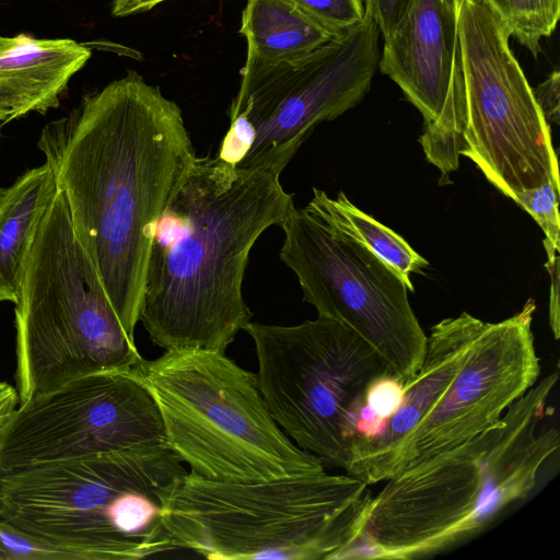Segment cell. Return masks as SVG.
Returning <instances> with one entry per match:
<instances>
[{
  "mask_svg": "<svg viewBox=\"0 0 560 560\" xmlns=\"http://www.w3.org/2000/svg\"><path fill=\"white\" fill-rule=\"evenodd\" d=\"M37 148L112 306L135 338L156 222L197 158L182 109L129 71L48 122Z\"/></svg>",
  "mask_w": 560,
  "mask_h": 560,
  "instance_id": "6da1fadb",
  "label": "cell"
},
{
  "mask_svg": "<svg viewBox=\"0 0 560 560\" xmlns=\"http://www.w3.org/2000/svg\"><path fill=\"white\" fill-rule=\"evenodd\" d=\"M293 206L279 174L197 155L154 229L139 316L151 341L224 353L253 316L249 253Z\"/></svg>",
  "mask_w": 560,
  "mask_h": 560,
  "instance_id": "7a4b0ae2",
  "label": "cell"
},
{
  "mask_svg": "<svg viewBox=\"0 0 560 560\" xmlns=\"http://www.w3.org/2000/svg\"><path fill=\"white\" fill-rule=\"evenodd\" d=\"M557 381L558 372L538 380L493 428L386 480L371 497L361 536L345 559L436 556L527 498L560 446L556 428L539 429Z\"/></svg>",
  "mask_w": 560,
  "mask_h": 560,
  "instance_id": "3957f363",
  "label": "cell"
},
{
  "mask_svg": "<svg viewBox=\"0 0 560 560\" xmlns=\"http://www.w3.org/2000/svg\"><path fill=\"white\" fill-rule=\"evenodd\" d=\"M369 486L317 474L261 481L178 476L161 497V522L175 549L212 560H337L358 542Z\"/></svg>",
  "mask_w": 560,
  "mask_h": 560,
  "instance_id": "277c9868",
  "label": "cell"
},
{
  "mask_svg": "<svg viewBox=\"0 0 560 560\" xmlns=\"http://www.w3.org/2000/svg\"><path fill=\"white\" fill-rule=\"evenodd\" d=\"M168 445L127 447L0 471V520L75 560L167 550L161 494L185 474Z\"/></svg>",
  "mask_w": 560,
  "mask_h": 560,
  "instance_id": "5b68a950",
  "label": "cell"
},
{
  "mask_svg": "<svg viewBox=\"0 0 560 560\" xmlns=\"http://www.w3.org/2000/svg\"><path fill=\"white\" fill-rule=\"evenodd\" d=\"M14 328L20 404L89 374L131 369L142 359L74 231L59 188L32 236Z\"/></svg>",
  "mask_w": 560,
  "mask_h": 560,
  "instance_id": "8992f818",
  "label": "cell"
},
{
  "mask_svg": "<svg viewBox=\"0 0 560 560\" xmlns=\"http://www.w3.org/2000/svg\"><path fill=\"white\" fill-rule=\"evenodd\" d=\"M130 371L156 402L167 445L191 472L261 481L325 470L276 423L256 374L224 353L165 350Z\"/></svg>",
  "mask_w": 560,
  "mask_h": 560,
  "instance_id": "52a82bcc",
  "label": "cell"
},
{
  "mask_svg": "<svg viewBox=\"0 0 560 560\" xmlns=\"http://www.w3.org/2000/svg\"><path fill=\"white\" fill-rule=\"evenodd\" d=\"M257 383L281 430L324 466L347 471L370 385L393 375L353 329L317 317L298 325L249 322Z\"/></svg>",
  "mask_w": 560,
  "mask_h": 560,
  "instance_id": "ba28073f",
  "label": "cell"
},
{
  "mask_svg": "<svg viewBox=\"0 0 560 560\" xmlns=\"http://www.w3.org/2000/svg\"><path fill=\"white\" fill-rule=\"evenodd\" d=\"M466 127L460 155L470 159L504 196L559 183L557 151L510 34L483 0L456 9Z\"/></svg>",
  "mask_w": 560,
  "mask_h": 560,
  "instance_id": "9c48e42d",
  "label": "cell"
},
{
  "mask_svg": "<svg viewBox=\"0 0 560 560\" xmlns=\"http://www.w3.org/2000/svg\"><path fill=\"white\" fill-rule=\"evenodd\" d=\"M380 31L364 14L310 54L261 65L246 58L230 119L241 118L254 142L238 168L281 174L316 126L357 106L378 68Z\"/></svg>",
  "mask_w": 560,
  "mask_h": 560,
  "instance_id": "30bf717a",
  "label": "cell"
},
{
  "mask_svg": "<svg viewBox=\"0 0 560 560\" xmlns=\"http://www.w3.org/2000/svg\"><path fill=\"white\" fill-rule=\"evenodd\" d=\"M279 226L284 234L279 256L295 273L303 300L319 317L359 334L405 383L423 361L427 335L401 276L304 208L293 206Z\"/></svg>",
  "mask_w": 560,
  "mask_h": 560,
  "instance_id": "8fae6325",
  "label": "cell"
},
{
  "mask_svg": "<svg viewBox=\"0 0 560 560\" xmlns=\"http://www.w3.org/2000/svg\"><path fill=\"white\" fill-rule=\"evenodd\" d=\"M535 310L529 299L506 319L482 322L443 395L362 481H386L497 425L541 373L532 330Z\"/></svg>",
  "mask_w": 560,
  "mask_h": 560,
  "instance_id": "7c38bea8",
  "label": "cell"
},
{
  "mask_svg": "<svg viewBox=\"0 0 560 560\" xmlns=\"http://www.w3.org/2000/svg\"><path fill=\"white\" fill-rule=\"evenodd\" d=\"M155 445L167 443L151 394L130 369L103 371L19 404L0 433V471Z\"/></svg>",
  "mask_w": 560,
  "mask_h": 560,
  "instance_id": "4fadbf2b",
  "label": "cell"
},
{
  "mask_svg": "<svg viewBox=\"0 0 560 560\" xmlns=\"http://www.w3.org/2000/svg\"><path fill=\"white\" fill-rule=\"evenodd\" d=\"M378 69L423 117L419 138L427 160L448 183L464 148L466 107L456 10L452 0H413L384 38Z\"/></svg>",
  "mask_w": 560,
  "mask_h": 560,
  "instance_id": "5bb4252c",
  "label": "cell"
},
{
  "mask_svg": "<svg viewBox=\"0 0 560 560\" xmlns=\"http://www.w3.org/2000/svg\"><path fill=\"white\" fill-rule=\"evenodd\" d=\"M482 322L463 312L431 327L423 361L404 383L400 407L377 436L353 447L346 474L362 480L416 427L459 371Z\"/></svg>",
  "mask_w": 560,
  "mask_h": 560,
  "instance_id": "9a60e30c",
  "label": "cell"
},
{
  "mask_svg": "<svg viewBox=\"0 0 560 560\" xmlns=\"http://www.w3.org/2000/svg\"><path fill=\"white\" fill-rule=\"evenodd\" d=\"M91 54L69 38L0 35V121L58 107L70 79Z\"/></svg>",
  "mask_w": 560,
  "mask_h": 560,
  "instance_id": "2e32d148",
  "label": "cell"
},
{
  "mask_svg": "<svg viewBox=\"0 0 560 560\" xmlns=\"http://www.w3.org/2000/svg\"><path fill=\"white\" fill-rule=\"evenodd\" d=\"M57 190L48 163L27 170L0 198V302L14 305L36 225Z\"/></svg>",
  "mask_w": 560,
  "mask_h": 560,
  "instance_id": "e0dca14e",
  "label": "cell"
},
{
  "mask_svg": "<svg viewBox=\"0 0 560 560\" xmlns=\"http://www.w3.org/2000/svg\"><path fill=\"white\" fill-rule=\"evenodd\" d=\"M240 33L246 58L261 65L293 61L334 37L289 0H247Z\"/></svg>",
  "mask_w": 560,
  "mask_h": 560,
  "instance_id": "ac0fdd59",
  "label": "cell"
},
{
  "mask_svg": "<svg viewBox=\"0 0 560 560\" xmlns=\"http://www.w3.org/2000/svg\"><path fill=\"white\" fill-rule=\"evenodd\" d=\"M332 231L372 250L402 278L413 292L410 275L422 272L429 262L401 236L355 207L343 191L336 198L325 190L313 188V197L304 207Z\"/></svg>",
  "mask_w": 560,
  "mask_h": 560,
  "instance_id": "d6986e66",
  "label": "cell"
},
{
  "mask_svg": "<svg viewBox=\"0 0 560 560\" xmlns=\"http://www.w3.org/2000/svg\"><path fill=\"white\" fill-rule=\"evenodd\" d=\"M498 15L510 37L525 46L534 57L540 42L549 37L560 16V0H483Z\"/></svg>",
  "mask_w": 560,
  "mask_h": 560,
  "instance_id": "ffe728a7",
  "label": "cell"
},
{
  "mask_svg": "<svg viewBox=\"0 0 560 560\" xmlns=\"http://www.w3.org/2000/svg\"><path fill=\"white\" fill-rule=\"evenodd\" d=\"M0 560H75L68 550L0 520Z\"/></svg>",
  "mask_w": 560,
  "mask_h": 560,
  "instance_id": "44dd1931",
  "label": "cell"
},
{
  "mask_svg": "<svg viewBox=\"0 0 560 560\" xmlns=\"http://www.w3.org/2000/svg\"><path fill=\"white\" fill-rule=\"evenodd\" d=\"M560 185L547 182L535 189L520 192L515 202L528 212L545 233V238L560 250V218H559Z\"/></svg>",
  "mask_w": 560,
  "mask_h": 560,
  "instance_id": "7402d4cb",
  "label": "cell"
},
{
  "mask_svg": "<svg viewBox=\"0 0 560 560\" xmlns=\"http://www.w3.org/2000/svg\"><path fill=\"white\" fill-rule=\"evenodd\" d=\"M332 36L364 18L363 0H289Z\"/></svg>",
  "mask_w": 560,
  "mask_h": 560,
  "instance_id": "603a6c76",
  "label": "cell"
},
{
  "mask_svg": "<svg viewBox=\"0 0 560 560\" xmlns=\"http://www.w3.org/2000/svg\"><path fill=\"white\" fill-rule=\"evenodd\" d=\"M413 0H363L364 14L371 18L383 37H387L402 21Z\"/></svg>",
  "mask_w": 560,
  "mask_h": 560,
  "instance_id": "cb8c5ba5",
  "label": "cell"
},
{
  "mask_svg": "<svg viewBox=\"0 0 560 560\" xmlns=\"http://www.w3.org/2000/svg\"><path fill=\"white\" fill-rule=\"evenodd\" d=\"M535 100L546 121L559 125L560 118V74L558 70L533 90Z\"/></svg>",
  "mask_w": 560,
  "mask_h": 560,
  "instance_id": "d4e9b609",
  "label": "cell"
},
{
  "mask_svg": "<svg viewBox=\"0 0 560 560\" xmlns=\"http://www.w3.org/2000/svg\"><path fill=\"white\" fill-rule=\"evenodd\" d=\"M551 279L550 295H549V319L550 327L555 339L557 340L560 336V324H559V257L557 256L553 261H547L545 264Z\"/></svg>",
  "mask_w": 560,
  "mask_h": 560,
  "instance_id": "484cf974",
  "label": "cell"
},
{
  "mask_svg": "<svg viewBox=\"0 0 560 560\" xmlns=\"http://www.w3.org/2000/svg\"><path fill=\"white\" fill-rule=\"evenodd\" d=\"M20 404L14 385L0 380V433Z\"/></svg>",
  "mask_w": 560,
  "mask_h": 560,
  "instance_id": "4316f807",
  "label": "cell"
},
{
  "mask_svg": "<svg viewBox=\"0 0 560 560\" xmlns=\"http://www.w3.org/2000/svg\"><path fill=\"white\" fill-rule=\"evenodd\" d=\"M166 0H114L112 13L114 16L120 18L139 12L149 11L156 4Z\"/></svg>",
  "mask_w": 560,
  "mask_h": 560,
  "instance_id": "83f0119b",
  "label": "cell"
},
{
  "mask_svg": "<svg viewBox=\"0 0 560 560\" xmlns=\"http://www.w3.org/2000/svg\"><path fill=\"white\" fill-rule=\"evenodd\" d=\"M452 1H453L454 7H455V10H456L464 0H452Z\"/></svg>",
  "mask_w": 560,
  "mask_h": 560,
  "instance_id": "f1b7e54d",
  "label": "cell"
},
{
  "mask_svg": "<svg viewBox=\"0 0 560 560\" xmlns=\"http://www.w3.org/2000/svg\"><path fill=\"white\" fill-rule=\"evenodd\" d=\"M2 190H3V189L0 187V198H1Z\"/></svg>",
  "mask_w": 560,
  "mask_h": 560,
  "instance_id": "f546056e",
  "label": "cell"
},
{
  "mask_svg": "<svg viewBox=\"0 0 560 560\" xmlns=\"http://www.w3.org/2000/svg\"><path fill=\"white\" fill-rule=\"evenodd\" d=\"M0 138H1V127H0Z\"/></svg>",
  "mask_w": 560,
  "mask_h": 560,
  "instance_id": "4dcf8cb0",
  "label": "cell"
}]
</instances>
